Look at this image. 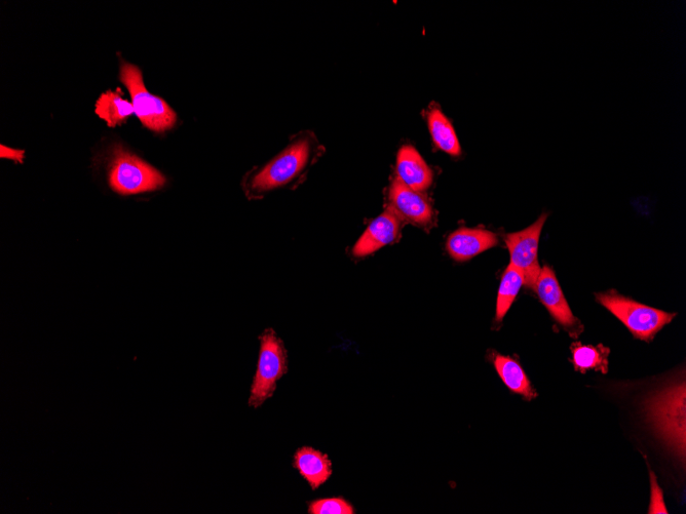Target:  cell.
I'll return each mask as SVG.
<instances>
[{
    "mask_svg": "<svg viewBox=\"0 0 686 514\" xmlns=\"http://www.w3.org/2000/svg\"><path fill=\"white\" fill-rule=\"evenodd\" d=\"M547 219L548 214H543L526 229L506 235V245L511 256L510 264L522 273L524 285L532 289H535L542 270L538 252Z\"/></svg>",
    "mask_w": 686,
    "mask_h": 514,
    "instance_id": "7",
    "label": "cell"
},
{
    "mask_svg": "<svg viewBox=\"0 0 686 514\" xmlns=\"http://www.w3.org/2000/svg\"><path fill=\"white\" fill-rule=\"evenodd\" d=\"M651 484H652V501H651V507L649 510V513H665L667 514L668 511L665 506L664 502V497H663V492L657 482V478L654 474V472L651 470Z\"/></svg>",
    "mask_w": 686,
    "mask_h": 514,
    "instance_id": "20",
    "label": "cell"
},
{
    "mask_svg": "<svg viewBox=\"0 0 686 514\" xmlns=\"http://www.w3.org/2000/svg\"><path fill=\"white\" fill-rule=\"evenodd\" d=\"M399 216L389 208L371 222L353 249V255L363 258L393 244L400 234Z\"/></svg>",
    "mask_w": 686,
    "mask_h": 514,
    "instance_id": "10",
    "label": "cell"
},
{
    "mask_svg": "<svg viewBox=\"0 0 686 514\" xmlns=\"http://www.w3.org/2000/svg\"><path fill=\"white\" fill-rule=\"evenodd\" d=\"M293 467L315 491L324 485L332 476V462L327 454L312 447H302L293 457Z\"/></svg>",
    "mask_w": 686,
    "mask_h": 514,
    "instance_id": "13",
    "label": "cell"
},
{
    "mask_svg": "<svg viewBox=\"0 0 686 514\" xmlns=\"http://www.w3.org/2000/svg\"><path fill=\"white\" fill-rule=\"evenodd\" d=\"M573 352L574 365L577 371L585 374L588 370L594 369L606 374L608 371L609 349L603 345L597 347L575 343L571 346Z\"/></svg>",
    "mask_w": 686,
    "mask_h": 514,
    "instance_id": "17",
    "label": "cell"
},
{
    "mask_svg": "<svg viewBox=\"0 0 686 514\" xmlns=\"http://www.w3.org/2000/svg\"><path fill=\"white\" fill-rule=\"evenodd\" d=\"M120 79L130 92L135 114L145 128L162 133L175 126V111L165 100L146 90L139 67L121 62Z\"/></svg>",
    "mask_w": 686,
    "mask_h": 514,
    "instance_id": "5",
    "label": "cell"
},
{
    "mask_svg": "<svg viewBox=\"0 0 686 514\" xmlns=\"http://www.w3.org/2000/svg\"><path fill=\"white\" fill-rule=\"evenodd\" d=\"M258 367L251 386L249 406L261 407L273 398L278 381L287 374V350L273 329L265 330L259 337Z\"/></svg>",
    "mask_w": 686,
    "mask_h": 514,
    "instance_id": "3",
    "label": "cell"
},
{
    "mask_svg": "<svg viewBox=\"0 0 686 514\" xmlns=\"http://www.w3.org/2000/svg\"><path fill=\"white\" fill-rule=\"evenodd\" d=\"M311 153L312 147L308 140L290 145L252 178L250 190L261 194L291 183L307 168Z\"/></svg>",
    "mask_w": 686,
    "mask_h": 514,
    "instance_id": "6",
    "label": "cell"
},
{
    "mask_svg": "<svg viewBox=\"0 0 686 514\" xmlns=\"http://www.w3.org/2000/svg\"><path fill=\"white\" fill-rule=\"evenodd\" d=\"M428 125L435 145L451 156H460L462 147L456 132L445 116L438 108H432L428 112Z\"/></svg>",
    "mask_w": 686,
    "mask_h": 514,
    "instance_id": "16",
    "label": "cell"
},
{
    "mask_svg": "<svg viewBox=\"0 0 686 514\" xmlns=\"http://www.w3.org/2000/svg\"><path fill=\"white\" fill-rule=\"evenodd\" d=\"M523 285L522 273L510 264L504 272L499 289L497 314H495L497 322L501 323L504 320Z\"/></svg>",
    "mask_w": 686,
    "mask_h": 514,
    "instance_id": "18",
    "label": "cell"
},
{
    "mask_svg": "<svg viewBox=\"0 0 686 514\" xmlns=\"http://www.w3.org/2000/svg\"><path fill=\"white\" fill-rule=\"evenodd\" d=\"M392 210L402 219L417 225L428 226L434 219V211L421 192L407 187L396 178L390 189Z\"/></svg>",
    "mask_w": 686,
    "mask_h": 514,
    "instance_id": "9",
    "label": "cell"
},
{
    "mask_svg": "<svg viewBox=\"0 0 686 514\" xmlns=\"http://www.w3.org/2000/svg\"><path fill=\"white\" fill-rule=\"evenodd\" d=\"M492 362L495 370L513 392L522 395L525 400H533L538 397V393L533 389L527 375L518 362L502 354H494Z\"/></svg>",
    "mask_w": 686,
    "mask_h": 514,
    "instance_id": "14",
    "label": "cell"
},
{
    "mask_svg": "<svg viewBox=\"0 0 686 514\" xmlns=\"http://www.w3.org/2000/svg\"><path fill=\"white\" fill-rule=\"evenodd\" d=\"M24 150H15L2 145V157L9 158V160L23 163L24 160Z\"/></svg>",
    "mask_w": 686,
    "mask_h": 514,
    "instance_id": "21",
    "label": "cell"
},
{
    "mask_svg": "<svg viewBox=\"0 0 686 514\" xmlns=\"http://www.w3.org/2000/svg\"><path fill=\"white\" fill-rule=\"evenodd\" d=\"M398 179L417 192L428 190L434 179L433 171L421 154L412 146H403L397 157Z\"/></svg>",
    "mask_w": 686,
    "mask_h": 514,
    "instance_id": "12",
    "label": "cell"
},
{
    "mask_svg": "<svg viewBox=\"0 0 686 514\" xmlns=\"http://www.w3.org/2000/svg\"><path fill=\"white\" fill-rule=\"evenodd\" d=\"M310 514H355L354 506L346 499L326 498L313 501L309 504Z\"/></svg>",
    "mask_w": 686,
    "mask_h": 514,
    "instance_id": "19",
    "label": "cell"
},
{
    "mask_svg": "<svg viewBox=\"0 0 686 514\" xmlns=\"http://www.w3.org/2000/svg\"><path fill=\"white\" fill-rule=\"evenodd\" d=\"M108 181L114 192L134 195L161 189L166 178L140 157L118 146L113 150Z\"/></svg>",
    "mask_w": 686,
    "mask_h": 514,
    "instance_id": "4",
    "label": "cell"
},
{
    "mask_svg": "<svg viewBox=\"0 0 686 514\" xmlns=\"http://www.w3.org/2000/svg\"><path fill=\"white\" fill-rule=\"evenodd\" d=\"M96 114L109 128H116L128 120L135 113L133 104L123 98L120 90L107 91L96 102Z\"/></svg>",
    "mask_w": 686,
    "mask_h": 514,
    "instance_id": "15",
    "label": "cell"
},
{
    "mask_svg": "<svg viewBox=\"0 0 686 514\" xmlns=\"http://www.w3.org/2000/svg\"><path fill=\"white\" fill-rule=\"evenodd\" d=\"M685 405L684 382L655 392L645 404L660 437L682 463L685 461Z\"/></svg>",
    "mask_w": 686,
    "mask_h": 514,
    "instance_id": "1",
    "label": "cell"
},
{
    "mask_svg": "<svg viewBox=\"0 0 686 514\" xmlns=\"http://www.w3.org/2000/svg\"><path fill=\"white\" fill-rule=\"evenodd\" d=\"M596 298L602 306L617 316L635 338L643 341H652L676 315L640 304L619 295L616 291L597 294Z\"/></svg>",
    "mask_w": 686,
    "mask_h": 514,
    "instance_id": "2",
    "label": "cell"
},
{
    "mask_svg": "<svg viewBox=\"0 0 686 514\" xmlns=\"http://www.w3.org/2000/svg\"><path fill=\"white\" fill-rule=\"evenodd\" d=\"M498 244V236L491 231L463 227L448 237L446 249L455 261L465 262Z\"/></svg>",
    "mask_w": 686,
    "mask_h": 514,
    "instance_id": "11",
    "label": "cell"
},
{
    "mask_svg": "<svg viewBox=\"0 0 686 514\" xmlns=\"http://www.w3.org/2000/svg\"><path fill=\"white\" fill-rule=\"evenodd\" d=\"M541 302L553 315V318L573 337H578L583 331L581 323L571 312L563 295L554 271L545 266L542 268L535 289Z\"/></svg>",
    "mask_w": 686,
    "mask_h": 514,
    "instance_id": "8",
    "label": "cell"
}]
</instances>
